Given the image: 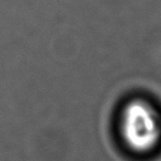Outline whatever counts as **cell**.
Listing matches in <instances>:
<instances>
[{"label":"cell","mask_w":161,"mask_h":161,"mask_svg":"<svg viewBox=\"0 0 161 161\" xmlns=\"http://www.w3.org/2000/svg\"><path fill=\"white\" fill-rule=\"evenodd\" d=\"M119 131L125 145L134 152L152 151L161 140L160 117L149 103L135 99L121 110Z\"/></svg>","instance_id":"obj_1"}]
</instances>
